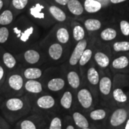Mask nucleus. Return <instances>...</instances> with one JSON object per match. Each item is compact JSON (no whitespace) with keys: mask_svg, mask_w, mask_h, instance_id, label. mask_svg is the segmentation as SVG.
<instances>
[{"mask_svg":"<svg viewBox=\"0 0 129 129\" xmlns=\"http://www.w3.org/2000/svg\"><path fill=\"white\" fill-rule=\"evenodd\" d=\"M50 12L52 14L54 18L59 22H63L67 18L65 13L62 10L56 6H51L50 7Z\"/></svg>","mask_w":129,"mask_h":129,"instance_id":"a211bd4d","label":"nucleus"},{"mask_svg":"<svg viewBox=\"0 0 129 129\" xmlns=\"http://www.w3.org/2000/svg\"><path fill=\"white\" fill-rule=\"evenodd\" d=\"M23 80L20 75L15 74L10 77L9 80V84L12 89L19 91L23 87Z\"/></svg>","mask_w":129,"mask_h":129,"instance_id":"39448f33","label":"nucleus"},{"mask_svg":"<svg viewBox=\"0 0 129 129\" xmlns=\"http://www.w3.org/2000/svg\"><path fill=\"white\" fill-rule=\"evenodd\" d=\"M28 0H13V5L16 9L22 10L28 4Z\"/></svg>","mask_w":129,"mask_h":129,"instance_id":"c9c22d12","label":"nucleus"},{"mask_svg":"<svg viewBox=\"0 0 129 129\" xmlns=\"http://www.w3.org/2000/svg\"><path fill=\"white\" fill-rule=\"evenodd\" d=\"M128 64V59L126 56H121L115 59L112 62V67L115 69H121L125 68Z\"/></svg>","mask_w":129,"mask_h":129,"instance_id":"aec40b11","label":"nucleus"},{"mask_svg":"<svg viewBox=\"0 0 129 129\" xmlns=\"http://www.w3.org/2000/svg\"><path fill=\"white\" fill-rule=\"evenodd\" d=\"M3 61L5 64L9 68H13L16 63L15 58L9 53H4L3 55Z\"/></svg>","mask_w":129,"mask_h":129,"instance_id":"cd10ccee","label":"nucleus"},{"mask_svg":"<svg viewBox=\"0 0 129 129\" xmlns=\"http://www.w3.org/2000/svg\"><path fill=\"white\" fill-rule=\"evenodd\" d=\"M25 88L28 92L32 93H41L43 90L41 84L34 80H29L25 84Z\"/></svg>","mask_w":129,"mask_h":129,"instance_id":"0eeeda50","label":"nucleus"},{"mask_svg":"<svg viewBox=\"0 0 129 129\" xmlns=\"http://www.w3.org/2000/svg\"><path fill=\"white\" fill-rule=\"evenodd\" d=\"M125 129H129V120H127L126 122V124H125Z\"/></svg>","mask_w":129,"mask_h":129,"instance_id":"37998d69","label":"nucleus"},{"mask_svg":"<svg viewBox=\"0 0 129 129\" xmlns=\"http://www.w3.org/2000/svg\"><path fill=\"white\" fill-rule=\"evenodd\" d=\"M84 9L88 13H93L99 12L102 9V4L96 0H85Z\"/></svg>","mask_w":129,"mask_h":129,"instance_id":"6e6552de","label":"nucleus"},{"mask_svg":"<svg viewBox=\"0 0 129 129\" xmlns=\"http://www.w3.org/2000/svg\"><path fill=\"white\" fill-rule=\"evenodd\" d=\"M120 29L122 34L125 36L129 35V22L126 20H122L120 22Z\"/></svg>","mask_w":129,"mask_h":129,"instance_id":"f704fd0d","label":"nucleus"},{"mask_svg":"<svg viewBox=\"0 0 129 129\" xmlns=\"http://www.w3.org/2000/svg\"><path fill=\"white\" fill-rule=\"evenodd\" d=\"M9 32L7 28L3 27L0 28V43H4L9 37Z\"/></svg>","mask_w":129,"mask_h":129,"instance_id":"72a5a7b5","label":"nucleus"},{"mask_svg":"<svg viewBox=\"0 0 129 129\" xmlns=\"http://www.w3.org/2000/svg\"><path fill=\"white\" fill-rule=\"evenodd\" d=\"M49 129H62V121L59 118L55 117L51 120Z\"/></svg>","mask_w":129,"mask_h":129,"instance_id":"473e14b6","label":"nucleus"},{"mask_svg":"<svg viewBox=\"0 0 129 129\" xmlns=\"http://www.w3.org/2000/svg\"><path fill=\"white\" fill-rule=\"evenodd\" d=\"M55 1L58 4L64 6V5H67L68 3L69 0H55Z\"/></svg>","mask_w":129,"mask_h":129,"instance_id":"58836bf2","label":"nucleus"},{"mask_svg":"<svg viewBox=\"0 0 129 129\" xmlns=\"http://www.w3.org/2000/svg\"><path fill=\"white\" fill-rule=\"evenodd\" d=\"M127 118V112L125 109L120 108L112 113L110 118L111 124L114 127H118L125 121Z\"/></svg>","mask_w":129,"mask_h":129,"instance_id":"f03ea898","label":"nucleus"},{"mask_svg":"<svg viewBox=\"0 0 129 129\" xmlns=\"http://www.w3.org/2000/svg\"><path fill=\"white\" fill-rule=\"evenodd\" d=\"M72 103V94L70 91H66L60 99V104L64 109H68L71 108Z\"/></svg>","mask_w":129,"mask_h":129,"instance_id":"412c9836","label":"nucleus"},{"mask_svg":"<svg viewBox=\"0 0 129 129\" xmlns=\"http://www.w3.org/2000/svg\"><path fill=\"white\" fill-rule=\"evenodd\" d=\"M82 129H90V128H82Z\"/></svg>","mask_w":129,"mask_h":129,"instance_id":"49530a36","label":"nucleus"},{"mask_svg":"<svg viewBox=\"0 0 129 129\" xmlns=\"http://www.w3.org/2000/svg\"><path fill=\"white\" fill-rule=\"evenodd\" d=\"M87 41L85 40H82L80 41L75 46L73 52H72L70 59H69V63L71 65H75L79 62L81 56L87 47Z\"/></svg>","mask_w":129,"mask_h":129,"instance_id":"f257e3e1","label":"nucleus"},{"mask_svg":"<svg viewBox=\"0 0 129 129\" xmlns=\"http://www.w3.org/2000/svg\"><path fill=\"white\" fill-rule=\"evenodd\" d=\"M114 50L117 52L118 51H127L129 50L128 41H119L116 42L113 45Z\"/></svg>","mask_w":129,"mask_h":129,"instance_id":"bb28decb","label":"nucleus"},{"mask_svg":"<svg viewBox=\"0 0 129 129\" xmlns=\"http://www.w3.org/2000/svg\"><path fill=\"white\" fill-rule=\"evenodd\" d=\"M101 22L95 19H89L85 20L84 26L85 28L90 31L99 30L101 28Z\"/></svg>","mask_w":129,"mask_h":129,"instance_id":"6ab92c4d","label":"nucleus"},{"mask_svg":"<svg viewBox=\"0 0 129 129\" xmlns=\"http://www.w3.org/2000/svg\"><path fill=\"white\" fill-rule=\"evenodd\" d=\"M68 81L70 86L73 88H77L80 85V79L76 72L71 71L68 74Z\"/></svg>","mask_w":129,"mask_h":129,"instance_id":"2eb2a0df","label":"nucleus"},{"mask_svg":"<svg viewBox=\"0 0 129 129\" xmlns=\"http://www.w3.org/2000/svg\"><path fill=\"white\" fill-rule=\"evenodd\" d=\"M0 129H1V128H0Z\"/></svg>","mask_w":129,"mask_h":129,"instance_id":"de8ad7c7","label":"nucleus"},{"mask_svg":"<svg viewBox=\"0 0 129 129\" xmlns=\"http://www.w3.org/2000/svg\"><path fill=\"white\" fill-rule=\"evenodd\" d=\"M3 75H4V69L0 66V81L3 78Z\"/></svg>","mask_w":129,"mask_h":129,"instance_id":"79ce46f5","label":"nucleus"},{"mask_svg":"<svg viewBox=\"0 0 129 129\" xmlns=\"http://www.w3.org/2000/svg\"><path fill=\"white\" fill-rule=\"evenodd\" d=\"M63 53V48L60 44H53L50 47L48 50V53L51 59L53 60H57L59 59L62 56Z\"/></svg>","mask_w":129,"mask_h":129,"instance_id":"9d476101","label":"nucleus"},{"mask_svg":"<svg viewBox=\"0 0 129 129\" xmlns=\"http://www.w3.org/2000/svg\"><path fill=\"white\" fill-rule=\"evenodd\" d=\"M26 61L30 64H34L40 60V54L37 51L29 50L26 51L24 54Z\"/></svg>","mask_w":129,"mask_h":129,"instance_id":"dca6fc26","label":"nucleus"},{"mask_svg":"<svg viewBox=\"0 0 129 129\" xmlns=\"http://www.w3.org/2000/svg\"><path fill=\"white\" fill-rule=\"evenodd\" d=\"M111 87L112 82L108 77H104L99 81V90L103 94H109L111 92Z\"/></svg>","mask_w":129,"mask_h":129,"instance_id":"1a4fd4ad","label":"nucleus"},{"mask_svg":"<svg viewBox=\"0 0 129 129\" xmlns=\"http://www.w3.org/2000/svg\"><path fill=\"white\" fill-rule=\"evenodd\" d=\"M87 78L91 84L96 85L99 83V75L96 69L90 68L87 71Z\"/></svg>","mask_w":129,"mask_h":129,"instance_id":"4be33fe9","label":"nucleus"},{"mask_svg":"<svg viewBox=\"0 0 129 129\" xmlns=\"http://www.w3.org/2000/svg\"><path fill=\"white\" fill-rule=\"evenodd\" d=\"M127 1V0H111V2L113 4H118L124 2V1Z\"/></svg>","mask_w":129,"mask_h":129,"instance_id":"a19ab883","label":"nucleus"},{"mask_svg":"<svg viewBox=\"0 0 129 129\" xmlns=\"http://www.w3.org/2000/svg\"><path fill=\"white\" fill-rule=\"evenodd\" d=\"M44 8L43 6H42L40 4H37L36 6L35 7H32L31 9H30V14H31L32 16H33L34 17H35V18L38 19H43L44 17V13H41V10Z\"/></svg>","mask_w":129,"mask_h":129,"instance_id":"c85d7f7f","label":"nucleus"},{"mask_svg":"<svg viewBox=\"0 0 129 129\" xmlns=\"http://www.w3.org/2000/svg\"><path fill=\"white\" fill-rule=\"evenodd\" d=\"M13 30H14V32H15L16 34H17V37H18V38L19 37H21V35H22V32H21L20 30L18 29L17 28H14L13 29Z\"/></svg>","mask_w":129,"mask_h":129,"instance_id":"ea45409f","label":"nucleus"},{"mask_svg":"<svg viewBox=\"0 0 129 129\" xmlns=\"http://www.w3.org/2000/svg\"><path fill=\"white\" fill-rule=\"evenodd\" d=\"M73 36L76 41H80L83 40L85 36V32L84 29L80 26H76L74 29Z\"/></svg>","mask_w":129,"mask_h":129,"instance_id":"7c9ffc66","label":"nucleus"},{"mask_svg":"<svg viewBox=\"0 0 129 129\" xmlns=\"http://www.w3.org/2000/svg\"><path fill=\"white\" fill-rule=\"evenodd\" d=\"M56 36L58 41L63 44H65L69 41V35L68 31L65 28H62L59 29L56 34Z\"/></svg>","mask_w":129,"mask_h":129,"instance_id":"b1692460","label":"nucleus"},{"mask_svg":"<svg viewBox=\"0 0 129 129\" xmlns=\"http://www.w3.org/2000/svg\"><path fill=\"white\" fill-rule=\"evenodd\" d=\"M34 31V28L33 27H30V28H28V29L25 30L23 33H22V35L20 37V40L21 41L26 42L29 40L30 35L32 34V32Z\"/></svg>","mask_w":129,"mask_h":129,"instance_id":"4c0bfd02","label":"nucleus"},{"mask_svg":"<svg viewBox=\"0 0 129 129\" xmlns=\"http://www.w3.org/2000/svg\"><path fill=\"white\" fill-rule=\"evenodd\" d=\"M64 86V81L62 78H53L48 82V88L51 91H57L62 90Z\"/></svg>","mask_w":129,"mask_h":129,"instance_id":"ddd939ff","label":"nucleus"},{"mask_svg":"<svg viewBox=\"0 0 129 129\" xmlns=\"http://www.w3.org/2000/svg\"><path fill=\"white\" fill-rule=\"evenodd\" d=\"M94 60L100 67L106 68L109 64V59L108 56L102 52H98L94 55Z\"/></svg>","mask_w":129,"mask_h":129,"instance_id":"f3484780","label":"nucleus"},{"mask_svg":"<svg viewBox=\"0 0 129 129\" xmlns=\"http://www.w3.org/2000/svg\"><path fill=\"white\" fill-rule=\"evenodd\" d=\"M66 129H75V128L72 125H68Z\"/></svg>","mask_w":129,"mask_h":129,"instance_id":"c03bdc74","label":"nucleus"},{"mask_svg":"<svg viewBox=\"0 0 129 129\" xmlns=\"http://www.w3.org/2000/svg\"><path fill=\"white\" fill-rule=\"evenodd\" d=\"M3 6V1H1V0H0V10H1V9H2Z\"/></svg>","mask_w":129,"mask_h":129,"instance_id":"a18cd8bd","label":"nucleus"},{"mask_svg":"<svg viewBox=\"0 0 129 129\" xmlns=\"http://www.w3.org/2000/svg\"><path fill=\"white\" fill-rule=\"evenodd\" d=\"M117 36V32L113 28H106L101 34L102 39L105 41H111L114 40Z\"/></svg>","mask_w":129,"mask_h":129,"instance_id":"5701e85b","label":"nucleus"},{"mask_svg":"<svg viewBox=\"0 0 129 129\" xmlns=\"http://www.w3.org/2000/svg\"><path fill=\"white\" fill-rule=\"evenodd\" d=\"M91 56H92V51L90 49L85 50L81 56L80 60H79V63L81 66L85 65L90 60Z\"/></svg>","mask_w":129,"mask_h":129,"instance_id":"2f4dec72","label":"nucleus"},{"mask_svg":"<svg viewBox=\"0 0 129 129\" xmlns=\"http://www.w3.org/2000/svg\"><path fill=\"white\" fill-rule=\"evenodd\" d=\"M90 117L94 121H98L104 119L106 117V112L104 109H99L93 111L90 114Z\"/></svg>","mask_w":129,"mask_h":129,"instance_id":"c756f323","label":"nucleus"},{"mask_svg":"<svg viewBox=\"0 0 129 129\" xmlns=\"http://www.w3.org/2000/svg\"><path fill=\"white\" fill-rule=\"evenodd\" d=\"M67 5L69 10L75 15H80L83 13V7L78 0H69Z\"/></svg>","mask_w":129,"mask_h":129,"instance_id":"423d86ee","label":"nucleus"},{"mask_svg":"<svg viewBox=\"0 0 129 129\" xmlns=\"http://www.w3.org/2000/svg\"><path fill=\"white\" fill-rule=\"evenodd\" d=\"M13 20V14L10 10H6L0 15V25H9Z\"/></svg>","mask_w":129,"mask_h":129,"instance_id":"393cba45","label":"nucleus"},{"mask_svg":"<svg viewBox=\"0 0 129 129\" xmlns=\"http://www.w3.org/2000/svg\"><path fill=\"white\" fill-rule=\"evenodd\" d=\"M23 102L19 98H11L6 102V107L12 111H17L23 108Z\"/></svg>","mask_w":129,"mask_h":129,"instance_id":"9b49d317","label":"nucleus"},{"mask_svg":"<svg viewBox=\"0 0 129 129\" xmlns=\"http://www.w3.org/2000/svg\"><path fill=\"white\" fill-rule=\"evenodd\" d=\"M113 98L118 102L124 103L127 100V97L121 88H116L113 91Z\"/></svg>","mask_w":129,"mask_h":129,"instance_id":"a878e982","label":"nucleus"},{"mask_svg":"<svg viewBox=\"0 0 129 129\" xmlns=\"http://www.w3.org/2000/svg\"><path fill=\"white\" fill-rule=\"evenodd\" d=\"M42 75V71L41 69L36 68H28L25 71L24 75L25 78L29 80H35L39 78Z\"/></svg>","mask_w":129,"mask_h":129,"instance_id":"4468645a","label":"nucleus"},{"mask_svg":"<svg viewBox=\"0 0 129 129\" xmlns=\"http://www.w3.org/2000/svg\"><path fill=\"white\" fill-rule=\"evenodd\" d=\"M78 100L84 108H89L93 102V98L91 93L87 89L83 88L78 91L77 94Z\"/></svg>","mask_w":129,"mask_h":129,"instance_id":"7ed1b4c3","label":"nucleus"},{"mask_svg":"<svg viewBox=\"0 0 129 129\" xmlns=\"http://www.w3.org/2000/svg\"><path fill=\"white\" fill-rule=\"evenodd\" d=\"M73 118L75 124L80 128H88L89 126V124L86 118L80 112H74L73 114Z\"/></svg>","mask_w":129,"mask_h":129,"instance_id":"f8f14e48","label":"nucleus"},{"mask_svg":"<svg viewBox=\"0 0 129 129\" xmlns=\"http://www.w3.org/2000/svg\"><path fill=\"white\" fill-rule=\"evenodd\" d=\"M21 129H37L35 124L30 120H24L20 124Z\"/></svg>","mask_w":129,"mask_h":129,"instance_id":"e433bc0d","label":"nucleus"},{"mask_svg":"<svg viewBox=\"0 0 129 129\" xmlns=\"http://www.w3.org/2000/svg\"><path fill=\"white\" fill-rule=\"evenodd\" d=\"M37 105L42 109H49L55 104V101L52 96L46 95L40 97L37 101Z\"/></svg>","mask_w":129,"mask_h":129,"instance_id":"20e7f679","label":"nucleus"}]
</instances>
